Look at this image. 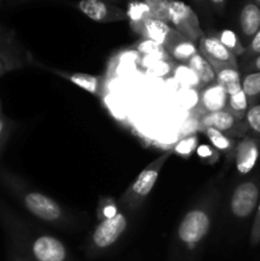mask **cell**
I'll return each instance as SVG.
<instances>
[{
	"label": "cell",
	"instance_id": "1",
	"mask_svg": "<svg viewBox=\"0 0 260 261\" xmlns=\"http://www.w3.org/2000/svg\"><path fill=\"white\" fill-rule=\"evenodd\" d=\"M0 226L4 229L7 244L30 261H69L68 247L61 240L36 229L4 200H0Z\"/></svg>",
	"mask_w": 260,
	"mask_h": 261
},
{
	"label": "cell",
	"instance_id": "2",
	"mask_svg": "<svg viewBox=\"0 0 260 261\" xmlns=\"http://www.w3.org/2000/svg\"><path fill=\"white\" fill-rule=\"evenodd\" d=\"M0 185L37 221L63 229L73 228L78 224L76 214L66 211L51 196L31 188L22 177L3 166H0Z\"/></svg>",
	"mask_w": 260,
	"mask_h": 261
},
{
	"label": "cell",
	"instance_id": "3",
	"mask_svg": "<svg viewBox=\"0 0 260 261\" xmlns=\"http://www.w3.org/2000/svg\"><path fill=\"white\" fill-rule=\"evenodd\" d=\"M218 195L217 188L211 186L203 198L184 214L175 236L178 252L190 256L205 241L213 226Z\"/></svg>",
	"mask_w": 260,
	"mask_h": 261
},
{
	"label": "cell",
	"instance_id": "4",
	"mask_svg": "<svg viewBox=\"0 0 260 261\" xmlns=\"http://www.w3.org/2000/svg\"><path fill=\"white\" fill-rule=\"evenodd\" d=\"M172 155V152H165L155 158L153 162H150L139 175L137 176L134 181L127 186L126 190L121 195L119 200V205L126 212H134L140 208L150 191L154 188L162 167L167 162L168 158Z\"/></svg>",
	"mask_w": 260,
	"mask_h": 261
},
{
	"label": "cell",
	"instance_id": "5",
	"mask_svg": "<svg viewBox=\"0 0 260 261\" xmlns=\"http://www.w3.org/2000/svg\"><path fill=\"white\" fill-rule=\"evenodd\" d=\"M127 226H129V221H127L126 214L122 212H119L111 218L99 221L88 240L87 252L89 256H96L111 249L124 236Z\"/></svg>",
	"mask_w": 260,
	"mask_h": 261
},
{
	"label": "cell",
	"instance_id": "6",
	"mask_svg": "<svg viewBox=\"0 0 260 261\" xmlns=\"http://www.w3.org/2000/svg\"><path fill=\"white\" fill-rule=\"evenodd\" d=\"M260 201V180L247 178L235 186L229 196L228 208L233 218L245 221L255 213Z\"/></svg>",
	"mask_w": 260,
	"mask_h": 261
},
{
	"label": "cell",
	"instance_id": "7",
	"mask_svg": "<svg viewBox=\"0 0 260 261\" xmlns=\"http://www.w3.org/2000/svg\"><path fill=\"white\" fill-rule=\"evenodd\" d=\"M171 27L181 36L198 43L204 36L200 22L193 8L181 0L171 2Z\"/></svg>",
	"mask_w": 260,
	"mask_h": 261
},
{
	"label": "cell",
	"instance_id": "8",
	"mask_svg": "<svg viewBox=\"0 0 260 261\" xmlns=\"http://www.w3.org/2000/svg\"><path fill=\"white\" fill-rule=\"evenodd\" d=\"M199 53L209 61L213 66L214 71L226 66H233L239 68V59L235 56L221 41L218 40L217 35H204L198 42Z\"/></svg>",
	"mask_w": 260,
	"mask_h": 261
},
{
	"label": "cell",
	"instance_id": "9",
	"mask_svg": "<svg viewBox=\"0 0 260 261\" xmlns=\"http://www.w3.org/2000/svg\"><path fill=\"white\" fill-rule=\"evenodd\" d=\"M74 7L87 18L98 23H112L127 20L126 10L106 0H79Z\"/></svg>",
	"mask_w": 260,
	"mask_h": 261
},
{
	"label": "cell",
	"instance_id": "10",
	"mask_svg": "<svg viewBox=\"0 0 260 261\" xmlns=\"http://www.w3.org/2000/svg\"><path fill=\"white\" fill-rule=\"evenodd\" d=\"M199 127L201 130L212 127V129L218 130V132L223 133V134L228 135L233 139H236V138L240 139L247 134L244 120L237 119L228 110L201 115L200 120H199Z\"/></svg>",
	"mask_w": 260,
	"mask_h": 261
},
{
	"label": "cell",
	"instance_id": "11",
	"mask_svg": "<svg viewBox=\"0 0 260 261\" xmlns=\"http://www.w3.org/2000/svg\"><path fill=\"white\" fill-rule=\"evenodd\" d=\"M260 157V140L251 135L237 139L232 158L239 175L245 176L252 172Z\"/></svg>",
	"mask_w": 260,
	"mask_h": 261
},
{
	"label": "cell",
	"instance_id": "12",
	"mask_svg": "<svg viewBox=\"0 0 260 261\" xmlns=\"http://www.w3.org/2000/svg\"><path fill=\"white\" fill-rule=\"evenodd\" d=\"M33 56L17 40L0 46V76L10 71L32 65Z\"/></svg>",
	"mask_w": 260,
	"mask_h": 261
},
{
	"label": "cell",
	"instance_id": "13",
	"mask_svg": "<svg viewBox=\"0 0 260 261\" xmlns=\"http://www.w3.org/2000/svg\"><path fill=\"white\" fill-rule=\"evenodd\" d=\"M228 94L217 82L203 87L199 93L198 109L201 115L227 110Z\"/></svg>",
	"mask_w": 260,
	"mask_h": 261
},
{
	"label": "cell",
	"instance_id": "14",
	"mask_svg": "<svg viewBox=\"0 0 260 261\" xmlns=\"http://www.w3.org/2000/svg\"><path fill=\"white\" fill-rule=\"evenodd\" d=\"M32 65L40 66V68L45 69V70L50 71V73L56 74V75L61 76V78L70 82V83L74 84V86L79 87V88H82L83 91L88 92V93L99 96V91H101V83H102L101 76L93 75V74H88V73H79V71L78 73H69V71L60 70V69L47 68V66L42 65V64L36 63L35 59L32 60Z\"/></svg>",
	"mask_w": 260,
	"mask_h": 261
},
{
	"label": "cell",
	"instance_id": "15",
	"mask_svg": "<svg viewBox=\"0 0 260 261\" xmlns=\"http://www.w3.org/2000/svg\"><path fill=\"white\" fill-rule=\"evenodd\" d=\"M239 27L241 41L246 47L255 33L260 30V7L254 2H247L239 14Z\"/></svg>",
	"mask_w": 260,
	"mask_h": 261
},
{
	"label": "cell",
	"instance_id": "16",
	"mask_svg": "<svg viewBox=\"0 0 260 261\" xmlns=\"http://www.w3.org/2000/svg\"><path fill=\"white\" fill-rule=\"evenodd\" d=\"M166 51L171 60L176 61L177 64H188L190 59L199 53V48L198 43L188 40L177 32L167 43Z\"/></svg>",
	"mask_w": 260,
	"mask_h": 261
},
{
	"label": "cell",
	"instance_id": "17",
	"mask_svg": "<svg viewBox=\"0 0 260 261\" xmlns=\"http://www.w3.org/2000/svg\"><path fill=\"white\" fill-rule=\"evenodd\" d=\"M176 33H177V31L173 30L168 23L160 19H155V18H150V19H148L145 22L144 27H143L139 36L140 38L154 41V42L165 46L166 48L167 43L172 40Z\"/></svg>",
	"mask_w": 260,
	"mask_h": 261
},
{
	"label": "cell",
	"instance_id": "18",
	"mask_svg": "<svg viewBox=\"0 0 260 261\" xmlns=\"http://www.w3.org/2000/svg\"><path fill=\"white\" fill-rule=\"evenodd\" d=\"M125 10H126L130 27L138 35H140L145 22L150 19V18H153L147 5L140 2V0H129L127 8Z\"/></svg>",
	"mask_w": 260,
	"mask_h": 261
},
{
	"label": "cell",
	"instance_id": "19",
	"mask_svg": "<svg viewBox=\"0 0 260 261\" xmlns=\"http://www.w3.org/2000/svg\"><path fill=\"white\" fill-rule=\"evenodd\" d=\"M216 82L226 91L228 96L237 93L242 89L241 71L239 68H233V66H226L216 71Z\"/></svg>",
	"mask_w": 260,
	"mask_h": 261
},
{
	"label": "cell",
	"instance_id": "20",
	"mask_svg": "<svg viewBox=\"0 0 260 261\" xmlns=\"http://www.w3.org/2000/svg\"><path fill=\"white\" fill-rule=\"evenodd\" d=\"M188 65L190 66L194 70V73L198 75L201 84V88L216 82V71H214L213 66L209 64V61L206 60L200 53H198L195 56H193V58L190 59V61L188 63Z\"/></svg>",
	"mask_w": 260,
	"mask_h": 261
},
{
	"label": "cell",
	"instance_id": "21",
	"mask_svg": "<svg viewBox=\"0 0 260 261\" xmlns=\"http://www.w3.org/2000/svg\"><path fill=\"white\" fill-rule=\"evenodd\" d=\"M201 132L205 134L209 143L212 144V148L217 153H224V154H229L232 157V153H233L235 145H236L237 142L236 139L218 132V130L212 129V127H206V129L201 130Z\"/></svg>",
	"mask_w": 260,
	"mask_h": 261
},
{
	"label": "cell",
	"instance_id": "22",
	"mask_svg": "<svg viewBox=\"0 0 260 261\" xmlns=\"http://www.w3.org/2000/svg\"><path fill=\"white\" fill-rule=\"evenodd\" d=\"M172 76L176 83L180 84L184 89H194V91L201 89V84L198 75L194 73V70L188 64H177L173 68Z\"/></svg>",
	"mask_w": 260,
	"mask_h": 261
},
{
	"label": "cell",
	"instance_id": "23",
	"mask_svg": "<svg viewBox=\"0 0 260 261\" xmlns=\"http://www.w3.org/2000/svg\"><path fill=\"white\" fill-rule=\"evenodd\" d=\"M241 87L250 105L260 101V71H247L241 74Z\"/></svg>",
	"mask_w": 260,
	"mask_h": 261
},
{
	"label": "cell",
	"instance_id": "24",
	"mask_svg": "<svg viewBox=\"0 0 260 261\" xmlns=\"http://www.w3.org/2000/svg\"><path fill=\"white\" fill-rule=\"evenodd\" d=\"M133 50L139 53L140 55L148 56V58H155L157 60L163 61L165 59L168 58V54L166 51L165 46L160 45V43L154 42V41L145 40V38H140L134 46H133Z\"/></svg>",
	"mask_w": 260,
	"mask_h": 261
},
{
	"label": "cell",
	"instance_id": "25",
	"mask_svg": "<svg viewBox=\"0 0 260 261\" xmlns=\"http://www.w3.org/2000/svg\"><path fill=\"white\" fill-rule=\"evenodd\" d=\"M216 35L217 37H218V40L221 41V42L223 43L235 56H237V59H240L244 55L245 45L242 43L241 38L237 36V33L235 32V31L226 28V30L219 31Z\"/></svg>",
	"mask_w": 260,
	"mask_h": 261
},
{
	"label": "cell",
	"instance_id": "26",
	"mask_svg": "<svg viewBox=\"0 0 260 261\" xmlns=\"http://www.w3.org/2000/svg\"><path fill=\"white\" fill-rule=\"evenodd\" d=\"M149 9L150 14L155 19L163 20L171 25V2L172 0H140Z\"/></svg>",
	"mask_w": 260,
	"mask_h": 261
},
{
	"label": "cell",
	"instance_id": "27",
	"mask_svg": "<svg viewBox=\"0 0 260 261\" xmlns=\"http://www.w3.org/2000/svg\"><path fill=\"white\" fill-rule=\"evenodd\" d=\"M249 107H250V102L242 89L240 92H237V93L228 96L227 110H228L231 114H233L237 119L244 120Z\"/></svg>",
	"mask_w": 260,
	"mask_h": 261
},
{
	"label": "cell",
	"instance_id": "28",
	"mask_svg": "<svg viewBox=\"0 0 260 261\" xmlns=\"http://www.w3.org/2000/svg\"><path fill=\"white\" fill-rule=\"evenodd\" d=\"M244 121L246 125L247 135L260 140V101L250 105Z\"/></svg>",
	"mask_w": 260,
	"mask_h": 261
},
{
	"label": "cell",
	"instance_id": "29",
	"mask_svg": "<svg viewBox=\"0 0 260 261\" xmlns=\"http://www.w3.org/2000/svg\"><path fill=\"white\" fill-rule=\"evenodd\" d=\"M260 55V30L255 33L254 37L250 40V42L247 43L246 47H245V53L239 60H241V64L247 63L251 59L256 58Z\"/></svg>",
	"mask_w": 260,
	"mask_h": 261
},
{
	"label": "cell",
	"instance_id": "30",
	"mask_svg": "<svg viewBox=\"0 0 260 261\" xmlns=\"http://www.w3.org/2000/svg\"><path fill=\"white\" fill-rule=\"evenodd\" d=\"M13 132V121L5 117L4 115H0V154L4 150L7 145L8 139Z\"/></svg>",
	"mask_w": 260,
	"mask_h": 261
},
{
	"label": "cell",
	"instance_id": "31",
	"mask_svg": "<svg viewBox=\"0 0 260 261\" xmlns=\"http://www.w3.org/2000/svg\"><path fill=\"white\" fill-rule=\"evenodd\" d=\"M254 214V221H252L251 231H250V244L251 246H257L260 245V201Z\"/></svg>",
	"mask_w": 260,
	"mask_h": 261
},
{
	"label": "cell",
	"instance_id": "32",
	"mask_svg": "<svg viewBox=\"0 0 260 261\" xmlns=\"http://www.w3.org/2000/svg\"><path fill=\"white\" fill-rule=\"evenodd\" d=\"M117 213H119V212H117L116 204H115L112 200H109L107 203L102 204L101 208L98 209L99 221H103V219L111 218V217H114L115 214H117Z\"/></svg>",
	"mask_w": 260,
	"mask_h": 261
},
{
	"label": "cell",
	"instance_id": "33",
	"mask_svg": "<svg viewBox=\"0 0 260 261\" xmlns=\"http://www.w3.org/2000/svg\"><path fill=\"white\" fill-rule=\"evenodd\" d=\"M195 144H196L195 138H188V139H184L183 142H180L177 145H176V152L180 153V154H189V153L193 152Z\"/></svg>",
	"mask_w": 260,
	"mask_h": 261
},
{
	"label": "cell",
	"instance_id": "34",
	"mask_svg": "<svg viewBox=\"0 0 260 261\" xmlns=\"http://www.w3.org/2000/svg\"><path fill=\"white\" fill-rule=\"evenodd\" d=\"M7 257L8 261H30L24 255L20 254L15 247L9 244H7Z\"/></svg>",
	"mask_w": 260,
	"mask_h": 261
},
{
	"label": "cell",
	"instance_id": "35",
	"mask_svg": "<svg viewBox=\"0 0 260 261\" xmlns=\"http://www.w3.org/2000/svg\"><path fill=\"white\" fill-rule=\"evenodd\" d=\"M241 69L242 73H247V71H260V55L251 59L247 63L241 64Z\"/></svg>",
	"mask_w": 260,
	"mask_h": 261
},
{
	"label": "cell",
	"instance_id": "36",
	"mask_svg": "<svg viewBox=\"0 0 260 261\" xmlns=\"http://www.w3.org/2000/svg\"><path fill=\"white\" fill-rule=\"evenodd\" d=\"M196 153H198V155L201 160L211 161L213 154H216V150H214L213 148L208 147V145H200V147L198 148V150H196Z\"/></svg>",
	"mask_w": 260,
	"mask_h": 261
},
{
	"label": "cell",
	"instance_id": "37",
	"mask_svg": "<svg viewBox=\"0 0 260 261\" xmlns=\"http://www.w3.org/2000/svg\"><path fill=\"white\" fill-rule=\"evenodd\" d=\"M15 40L14 36H13L12 32H9V31L7 30H2L0 28V46L2 45H5V43L10 42V41Z\"/></svg>",
	"mask_w": 260,
	"mask_h": 261
},
{
	"label": "cell",
	"instance_id": "38",
	"mask_svg": "<svg viewBox=\"0 0 260 261\" xmlns=\"http://www.w3.org/2000/svg\"><path fill=\"white\" fill-rule=\"evenodd\" d=\"M209 3H211L218 12H223L224 7H226V0H209Z\"/></svg>",
	"mask_w": 260,
	"mask_h": 261
},
{
	"label": "cell",
	"instance_id": "39",
	"mask_svg": "<svg viewBox=\"0 0 260 261\" xmlns=\"http://www.w3.org/2000/svg\"><path fill=\"white\" fill-rule=\"evenodd\" d=\"M194 2H195L196 4H199V5H204V4H205L206 0H194Z\"/></svg>",
	"mask_w": 260,
	"mask_h": 261
},
{
	"label": "cell",
	"instance_id": "40",
	"mask_svg": "<svg viewBox=\"0 0 260 261\" xmlns=\"http://www.w3.org/2000/svg\"><path fill=\"white\" fill-rule=\"evenodd\" d=\"M0 115H3L2 114V102H0Z\"/></svg>",
	"mask_w": 260,
	"mask_h": 261
},
{
	"label": "cell",
	"instance_id": "41",
	"mask_svg": "<svg viewBox=\"0 0 260 261\" xmlns=\"http://www.w3.org/2000/svg\"><path fill=\"white\" fill-rule=\"evenodd\" d=\"M106 2H110V3H111V2H117V0H106Z\"/></svg>",
	"mask_w": 260,
	"mask_h": 261
},
{
	"label": "cell",
	"instance_id": "42",
	"mask_svg": "<svg viewBox=\"0 0 260 261\" xmlns=\"http://www.w3.org/2000/svg\"><path fill=\"white\" fill-rule=\"evenodd\" d=\"M256 3H257V5H259V7H260V0H256Z\"/></svg>",
	"mask_w": 260,
	"mask_h": 261
}]
</instances>
